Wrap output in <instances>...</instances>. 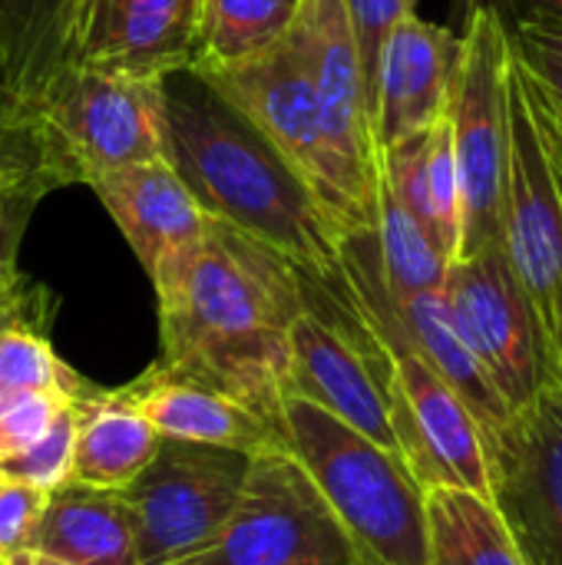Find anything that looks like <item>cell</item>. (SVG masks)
<instances>
[{"label":"cell","mask_w":562,"mask_h":565,"mask_svg":"<svg viewBox=\"0 0 562 565\" xmlns=\"http://www.w3.org/2000/svg\"><path fill=\"white\" fill-rule=\"evenodd\" d=\"M70 404L56 391H17L0 397V463L33 447L53 417Z\"/></svg>","instance_id":"cell-30"},{"label":"cell","mask_w":562,"mask_h":565,"mask_svg":"<svg viewBox=\"0 0 562 565\" xmlns=\"http://www.w3.org/2000/svg\"><path fill=\"white\" fill-rule=\"evenodd\" d=\"M282 447L311 477L364 565H427L424 490L401 454L298 397L282 407Z\"/></svg>","instance_id":"cell-3"},{"label":"cell","mask_w":562,"mask_h":565,"mask_svg":"<svg viewBox=\"0 0 562 565\" xmlns=\"http://www.w3.org/2000/svg\"><path fill=\"white\" fill-rule=\"evenodd\" d=\"M73 444H76V404L70 401L33 447L0 463V477L53 493L70 483Z\"/></svg>","instance_id":"cell-26"},{"label":"cell","mask_w":562,"mask_h":565,"mask_svg":"<svg viewBox=\"0 0 562 565\" xmlns=\"http://www.w3.org/2000/svg\"><path fill=\"white\" fill-rule=\"evenodd\" d=\"M56 189V182L43 175L3 179L0 182V295L10 291L23 275L17 268V252L23 232L33 218V209Z\"/></svg>","instance_id":"cell-29"},{"label":"cell","mask_w":562,"mask_h":565,"mask_svg":"<svg viewBox=\"0 0 562 565\" xmlns=\"http://www.w3.org/2000/svg\"><path fill=\"white\" fill-rule=\"evenodd\" d=\"M172 166L209 218L268 245L305 275H331L341 238L275 149L192 70L166 76Z\"/></svg>","instance_id":"cell-2"},{"label":"cell","mask_w":562,"mask_h":565,"mask_svg":"<svg viewBox=\"0 0 562 565\" xmlns=\"http://www.w3.org/2000/svg\"><path fill=\"white\" fill-rule=\"evenodd\" d=\"M53 318V298L46 288L20 278L10 291L0 295V331L17 324V321H43L50 324Z\"/></svg>","instance_id":"cell-33"},{"label":"cell","mask_w":562,"mask_h":565,"mask_svg":"<svg viewBox=\"0 0 562 565\" xmlns=\"http://www.w3.org/2000/svg\"><path fill=\"white\" fill-rule=\"evenodd\" d=\"M17 391H56L79 401L93 384L53 351L50 324L17 321L0 331V397Z\"/></svg>","instance_id":"cell-25"},{"label":"cell","mask_w":562,"mask_h":565,"mask_svg":"<svg viewBox=\"0 0 562 565\" xmlns=\"http://www.w3.org/2000/svg\"><path fill=\"white\" fill-rule=\"evenodd\" d=\"M73 0H0V93L26 109L63 63Z\"/></svg>","instance_id":"cell-21"},{"label":"cell","mask_w":562,"mask_h":565,"mask_svg":"<svg viewBox=\"0 0 562 565\" xmlns=\"http://www.w3.org/2000/svg\"><path fill=\"white\" fill-rule=\"evenodd\" d=\"M76 404V444L70 483L93 490H126L156 457L162 437L119 387L93 384Z\"/></svg>","instance_id":"cell-19"},{"label":"cell","mask_w":562,"mask_h":565,"mask_svg":"<svg viewBox=\"0 0 562 565\" xmlns=\"http://www.w3.org/2000/svg\"><path fill=\"white\" fill-rule=\"evenodd\" d=\"M510 63L513 56L503 17L487 3L467 7L450 99L444 113L460 189L457 262L500 245Z\"/></svg>","instance_id":"cell-6"},{"label":"cell","mask_w":562,"mask_h":565,"mask_svg":"<svg viewBox=\"0 0 562 565\" xmlns=\"http://www.w3.org/2000/svg\"><path fill=\"white\" fill-rule=\"evenodd\" d=\"M517 70H520V66H517ZM520 76H523V83H527V93H530L533 113H537V119H540V129H543V136H547V142H550V152L556 156V162L562 166V103H556L553 96H547L523 70H520Z\"/></svg>","instance_id":"cell-34"},{"label":"cell","mask_w":562,"mask_h":565,"mask_svg":"<svg viewBox=\"0 0 562 565\" xmlns=\"http://www.w3.org/2000/svg\"><path fill=\"white\" fill-rule=\"evenodd\" d=\"M490 503L527 565H562V384L484 434Z\"/></svg>","instance_id":"cell-10"},{"label":"cell","mask_w":562,"mask_h":565,"mask_svg":"<svg viewBox=\"0 0 562 565\" xmlns=\"http://www.w3.org/2000/svg\"><path fill=\"white\" fill-rule=\"evenodd\" d=\"M550 351H553V371H556V381L562 384V295H560V305H556L553 328H550Z\"/></svg>","instance_id":"cell-36"},{"label":"cell","mask_w":562,"mask_h":565,"mask_svg":"<svg viewBox=\"0 0 562 565\" xmlns=\"http://www.w3.org/2000/svg\"><path fill=\"white\" fill-rule=\"evenodd\" d=\"M444 295L467 351L510 414L556 377L547 324L500 245L454 262Z\"/></svg>","instance_id":"cell-9"},{"label":"cell","mask_w":562,"mask_h":565,"mask_svg":"<svg viewBox=\"0 0 562 565\" xmlns=\"http://www.w3.org/2000/svg\"><path fill=\"white\" fill-rule=\"evenodd\" d=\"M513 63L556 103H562V17H527L507 23Z\"/></svg>","instance_id":"cell-27"},{"label":"cell","mask_w":562,"mask_h":565,"mask_svg":"<svg viewBox=\"0 0 562 565\" xmlns=\"http://www.w3.org/2000/svg\"><path fill=\"white\" fill-rule=\"evenodd\" d=\"M0 483H3V477H0Z\"/></svg>","instance_id":"cell-40"},{"label":"cell","mask_w":562,"mask_h":565,"mask_svg":"<svg viewBox=\"0 0 562 565\" xmlns=\"http://www.w3.org/2000/svg\"><path fill=\"white\" fill-rule=\"evenodd\" d=\"M427 565H527L490 497L427 490Z\"/></svg>","instance_id":"cell-22"},{"label":"cell","mask_w":562,"mask_h":565,"mask_svg":"<svg viewBox=\"0 0 562 565\" xmlns=\"http://www.w3.org/2000/svg\"><path fill=\"white\" fill-rule=\"evenodd\" d=\"M500 248L550 334L562 295V189L517 63H510Z\"/></svg>","instance_id":"cell-11"},{"label":"cell","mask_w":562,"mask_h":565,"mask_svg":"<svg viewBox=\"0 0 562 565\" xmlns=\"http://www.w3.org/2000/svg\"><path fill=\"white\" fill-rule=\"evenodd\" d=\"M248 454L162 440L152 463L119 490L136 533V565H182L202 556L238 507Z\"/></svg>","instance_id":"cell-8"},{"label":"cell","mask_w":562,"mask_h":565,"mask_svg":"<svg viewBox=\"0 0 562 565\" xmlns=\"http://www.w3.org/2000/svg\"><path fill=\"white\" fill-rule=\"evenodd\" d=\"M26 109L66 185H93L99 175L139 162H172L166 79L60 63Z\"/></svg>","instance_id":"cell-5"},{"label":"cell","mask_w":562,"mask_h":565,"mask_svg":"<svg viewBox=\"0 0 562 565\" xmlns=\"http://www.w3.org/2000/svg\"><path fill=\"white\" fill-rule=\"evenodd\" d=\"M3 565H76V563H66V559L50 556V553H40V550H26V553H20V556L7 559Z\"/></svg>","instance_id":"cell-37"},{"label":"cell","mask_w":562,"mask_h":565,"mask_svg":"<svg viewBox=\"0 0 562 565\" xmlns=\"http://www.w3.org/2000/svg\"><path fill=\"white\" fill-rule=\"evenodd\" d=\"M202 0H73L63 63L166 79L192 70Z\"/></svg>","instance_id":"cell-13"},{"label":"cell","mask_w":562,"mask_h":565,"mask_svg":"<svg viewBox=\"0 0 562 565\" xmlns=\"http://www.w3.org/2000/svg\"><path fill=\"white\" fill-rule=\"evenodd\" d=\"M298 0H202L192 66H225L282 43Z\"/></svg>","instance_id":"cell-24"},{"label":"cell","mask_w":562,"mask_h":565,"mask_svg":"<svg viewBox=\"0 0 562 565\" xmlns=\"http://www.w3.org/2000/svg\"><path fill=\"white\" fill-rule=\"evenodd\" d=\"M374 248L381 278L391 291V298H411L421 291H437L447 281L450 262L444 252L431 242V235L417 225V218L394 199L388 182L378 172L374 189Z\"/></svg>","instance_id":"cell-23"},{"label":"cell","mask_w":562,"mask_h":565,"mask_svg":"<svg viewBox=\"0 0 562 565\" xmlns=\"http://www.w3.org/2000/svg\"><path fill=\"white\" fill-rule=\"evenodd\" d=\"M192 73L275 149L341 242L371 232L378 185H364L328 142L315 89L288 33L258 56L225 66H192Z\"/></svg>","instance_id":"cell-4"},{"label":"cell","mask_w":562,"mask_h":565,"mask_svg":"<svg viewBox=\"0 0 562 565\" xmlns=\"http://www.w3.org/2000/svg\"><path fill=\"white\" fill-rule=\"evenodd\" d=\"M149 281L159 308L152 364L235 397L282 434L288 331L305 308L301 271L209 218L202 238L162 262Z\"/></svg>","instance_id":"cell-1"},{"label":"cell","mask_w":562,"mask_h":565,"mask_svg":"<svg viewBox=\"0 0 562 565\" xmlns=\"http://www.w3.org/2000/svg\"><path fill=\"white\" fill-rule=\"evenodd\" d=\"M13 109H17V106H10V103L3 99V93H0V116H3V113H13Z\"/></svg>","instance_id":"cell-38"},{"label":"cell","mask_w":562,"mask_h":565,"mask_svg":"<svg viewBox=\"0 0 562 565\" xmlns=\"http://www.w3.org/2000/svg\"><path fill=\"white\" fill-rule=\"evenodd\" d=\"M308 83L315 89L328 142L338 159L364 182L378 185V142L371 119V96L344 0H298L288 26Z\"/></svg>","instance_id":"cell-14"},{"label":"cell","mask_w":562,"mask_h":565,"mask_svg":"<svg viewBox=\"0 0 562 565\" xmlns=\"http://www.w3.org/2000/svg\"><path fill=\"white\" fill-rule=\"evenodd\" d=\"M23 175H43L56 182V189L66 185L36 116L30 109H13L0 116V182Z\"/></svg>","instance_id":"cell-28"},{"label":"cell","mask_w":562,"mask_h":565,"mask_svg":"<svg viewBox=\"0 0 562 565\" xmlns=\"http://www.w3.org/2000/svg\"><path fill=\"white\" fill-rule=\"evenodd\" d=\"M477 3L494 7L503 23H517L527 17H562V0H470V7Z\"/></svg>","instance_id":"cell-35"},{"label":"cell","mask_w":562,"mask_h":565,"mask_svg":"<svg viewBox=\"0 0 562 565\" xmlns=\"http://www.w3.org/2000/svg\"><path fill=\"white\" fill-rule=\"evenodd\" d=\"M46 500H50L46 490L13 480L0 483V565L36 546Z\"/></svg>","instance_id":"cell-32"},{"label":"cell","mask_w":562,"mask_h":565,"mask_svg":"<svg viewBox=\"0 0 562 565\" xmlns=\"http://www.w3.org/2000/svg\"><path fill=\"white\" fill-rule=\"evenodd\" d=\"M460 36L441 23L407 13L384 43L374 76V142L388 149L437 126L447 113Z\"/></svg>","instance_id":"cell-15"},{"label":"cell","mask_w":562,"mask_h":565,"mask_svg":"<svg viewBox=\"0 0 562 565\" xmlns=\"http://www.w3.org/2000/svg\"><path fill=\"white\" fill-rule=\"evenodd\" d=\"M378 172L394 199L417 218V225L454 265L460 252V189L447 119L388 149H378Z\"/></svg>","instance_id":"cell-18"},{"label":"cell","mask_w":562,"mask_h":565,"mask_svg":"<svg viewBox=\"0 0 562 565\" xmlns=\"http://www.w3.org/2000/svg\"><path fill=\"white\" fill-rule=\"evenodd\" d=\"M33 550L76 565H136V533L123 493L76 483L53 490Z\"/></svg>","instance_id":"cell-20"},{"label":"cell","mask_w":562,"mask_h":565,"mask_svg":"<svg viewBox=\"0 0 562 565\" xmlns=\"http://www.w3.org/2000/svg\"><path fill=\"white\" fill-rule=\"evenodd\" d=\"M142 271L152 278L162 262L202 238L209 215L172 162H139L99 175L89 185Z\"/></svg>","instance_id":"cell-16"},{"label":"cell","mask_w":562,"mask_h":565,"mask_svg":"<svg viewBox=\"0 0 562 565\" xmlns=\"http://www.w3.org/2000/svg\"><path fill=\"white\" fill-rule=\"evenodd\" d=\"M119 394L139 407V414L162 440L238 450L248 457L282 447V434L235 397L209 384L169 374L156 364L123 384Z\"/></svg>","instance_id":"cell-17"},{"label":"cell","mask_w":562,"mask_h":565,"mask_svg":"<svg viewBox=\"0 0 562 565\" xmlns=\"http://www.w3.org/2000/svg\"><path fill=\"white\" fill-rule=\"evenodd\" d=\"M182 565H364L325 497L285 450L252 457L235 513L219 540Z\"/></svg>","instance_id":"cell-7"},{"label":"cell","mask_w":562,"mask_h":565,"mask_svg":"<svg viewBox=\"0 0 562 565\" xmlns=\"http://www.w3.org/2000/svg\"><path fill=\"white\" fill-rule=\"evenodd\" d=\"M391 358L388 404L401 460L421 490H467L490 497L484 430L467 404L411 348H384Z\"/></svg>","instance_id":"cell-12"},{"label":"cell","mask_w":562,"mask_h":565,"mask_svg":"<svg viewBox=\"0 0 562 565\" xmlns=\"http://www.w3.org/2000/svg\"><path fill=\"white\" fill-rule=\"evenodd\" d=\"M550 156H553V152H550ZM553 166H556V175H560V189H562V166L556 162V156H553Z\"/></svg>","instance_id":"cell-39"},{"label":"cell","mask_w":562,"mask_h":565,"mask_svg":"<svg viewBox=\"0 0 562 565\" xmlns=\"http://www.w3.org/2000/svg\"><path fill=\"white\" fill-rule=\"evenodd\" d=\"M414 3L417 0H344L351 33L358 43V56H361V70H364V86H368L371 99H374V76H378L384 43L394 33V26L407 13H414Z\"/></svg>","instance_id":"cell-31"}]
</instances>
